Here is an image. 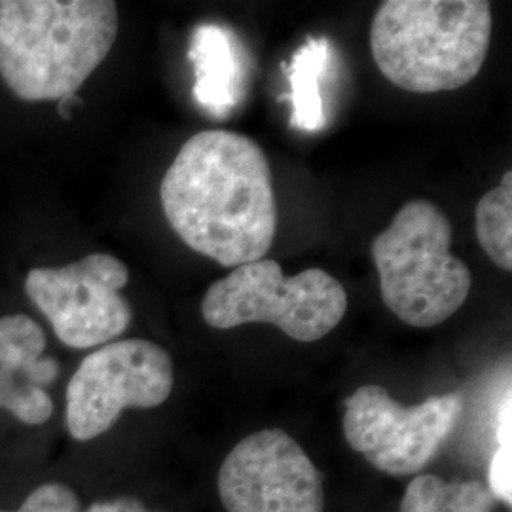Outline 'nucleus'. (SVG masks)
Listing matches in <instances>:
<instances>
[{"mask_svg": "<svg viewBox=\"0 0 512 512\" xmlns=\"http://www.w3.org/2000/svg\"><path fill=\"white\" fill-rule=\"evenodd\" d=\"M160 200L175 234L224 268L262 260L274 245L272 167L241 133L207 129L190 137L165 171Z\"/></svg>", "mask_w": 512, "mask_h": 512, "instance_id": "1", "label": "nucleus"}, {"mask_svg": "<svg viewBox=\"0 0 512 512\" xmlns=\"http://www.w3.org/2000/svg\"><path fill=\"white\" fill-rule=\"evenodd\" d=\"M110 0H0V76L29 103L74 97L118 37Z\"/></svg>", "mask_w": 512, "mask_h": 512, "instance_id": "2", "label": "nucleus"}, {"mask_svg": "<svg viewBox=\"0 0 512 512\" xmlns=\"http://www.w3.org/2000/svg\"><path fill=\"white\" fill-rule=\"evenodd\" d=\"M128 266L116 256L92 253L59 268H35L25 279L29 300L50 321L67 348L110 344L128 330L133 311L122 289Z\"/></svg>", "mask_w": 512, "mask_h": 512, "instance_id": "8", "label": "nucleus"}, {"mask_svg": "<svg viewBox=\"0 0 512 512\" xmlns=\"http://www.w3.org/2000/svg\"><path fill=\"white\" fill-rule=\"evenodd\" d=\"M450 245V220L427 200L403 205L372 241L382 300L406 325L437 327L469 298L473 274Z\"/></svg>", "mask_w": 512, "mask_h": 512, "instance_id": "4", "label": "nucleus"}, {"mask_svg": "<svg viewBox=\"0 0 512 512\" xmlns=\"http://www.w3.org/2000/svg\"><path fill=\"white\" fill-rule=\"evenodd\" d=\"M84 512H158L147 509L139 499L135 497H120L112 501H99L93 503L88 511Z\"/></svg>", "mask_w": 512, "mask_h": 512, "instance_id": "17", "label": "nucleus"}, {"mask_svg": "<svg viewBox=\"0 0 512 512\" xmlns=\"http://www.w3.org/2000/svg\"><path fill=\"white\" fill-rule=\"evenodd\" d=\"M476 239L484 253L505 272L512 270V173L486 192L475 211Z\"/></svg>", "mask_w": 512, "mask_h": 512, "instance_id": "14", "label": "nucleus"}, {"mask_svg": "<svg viewBox=\"0 0 512 512\" xmlns=\"http://www.w3.org/2000/svg\"><path fill=\"white\" fill-rule=\"evenodd\" d=\"M461 412L459 393L404 406L391 399L382 385H363L346 399L344 435L349 446L378 471L418 475L439 454Z\"/></svg>", "mask_w": 512, "mask_h": 512, "instance_id": "7", "label": "nucleus"}, {"mask_svg": "<svg viewBox=\"0 0 512 512\" xmlns=\"http://www.w3.org/2000/svg\"><path fill=\"white\" fill-rule=\"evenodd\" d=\"M188 57L194 63L198 103L215 116L234 109L241 90V63L232 33L220 25H200Z\"/></svg>", "mask_w": 512, "mask_h": 512, "instance_id": "11", "label": "nucleus"}, {"mask_svg": "<svg viewBox=\"0 0 512 512\" xmlns=\"http://www.w3.org/2000/svg\"><path fill=\"white\" fill-rule=\"evenodd\" d=\"M348 311L344 285L321 268L285 277L275 260H256L215 281L202 300L205 323L228 330L270 323L296 342H315L336 329Z\"/></svg>", "mask_w": 512, "mask_h": 512, "instance_id": "5", "label": "nucleus"}, {"mask_svg": "<svg viewBox=\"0 0 512 512\" xmlns=\"http://www.w3.org/2000/svg\"><path fill=\"white\" fill-rule=\"evenodd\" d=\"M48 338L29 315L0 317V410L25 425H44L54 414L48 387L59 363L44 355Z\"/></svg>", "mask_w": 512, "mask_h": 512, "instance_id": "10", "label": "nucleus"}, {"mask_svg": "<svg viewBox=\"0 0 512 512\" xmlns=\"http://www.w3.org/2000/svg\"><path fill=\"white\" fill-rule=\"evenodd\" d=\"M175 384L171 355L150 340L110 342L88 355L67 385V429L88 442L112 429L128 408L164 404Z\"/></svg>", "mask_w": 512, "mask_h": 512, "instance_id": "6", "label": "nucleus"}, {"mask_svg": "<svg viewBox=\"0 0 512 512\" xmlns=\"http://www.w3.org/2000/svg\"><path fill=\"white\" fill-rule=\"evenodd\" d=\"M228 512H323V475L304 448L281 429H264L239 442L219 471Z\"/></svg>", "mask_w": 512, "mask_h": 512, "instance_id": "9", "label": "nucleus"}, {"mask_svg": "<svg viewBox=\"0 0 512 512\" xmlns=\"http://www.w3.org/2000/svg\"><path fill=\"white\" fill-rule=\"evenodd\" d=\"M492 511L494 495L482 482H448L435 475L416 476L401 501V512Z\"/></svg>", "mask_w": 512, "mask_h": 512, "instance_id": "13", "label": "nucleus"}, {"mask_svg": "<svg viewBox=\"0 0 512 512\" xmlns=\"http://www.w3.org/2000/svg\"><path fill=\"white\" fill-rule=\"evenodd\" d=\"M330 42L327 38H308L294 52L287 69L291 84V124L300 131H319L325 128V103L321 86L329 71Z\"/></svg>", "mask_w": 512, "mask_h": 512, "instance_id": "12", "label": "nucleus"}, {"mask_svg": "<svg viewBox=\"0 0 512 512\" xmlns=\"http://www.w3.org/2000/svg\"><path fill=\"white\" fill-rule=\"evenodd\" d=\"M511 448L499 446L490 465V494L511 505Z\"/></svg>", "mask_w": 512, "mask_h": 512, "instance_id": "16", "label": "nucleus"}, {"mask_svg": "<svg viewBox=\"0 0 512 512\" xmlns=\"http://www.w3.org/2000/svg\"><path fill=\"white\" fill-rule=\"evenodd\" d=\"M0 512H84L78 495L67 484L48 482L35 488L25 497L18 509H0Z\"/></svg>", "mask_w": 512, "mask_h": 512, "instance_id": "15", "label": "nucleus"}, {"mask_svg": "<svg viewBox=\"0 0 512 512\" xmlns=\"http://www.w3.org/2000/svg\"><path fill=\"white\" fill-rule=\"evenodd\" d=\"M492 38L486 0H387L370 25L385 78L406 92H452L473 82Z\"/></svg>", "mask_w": 512, "mask_h": 512, "instance_id": "3", "label": "nucleus"}]
</instances>
